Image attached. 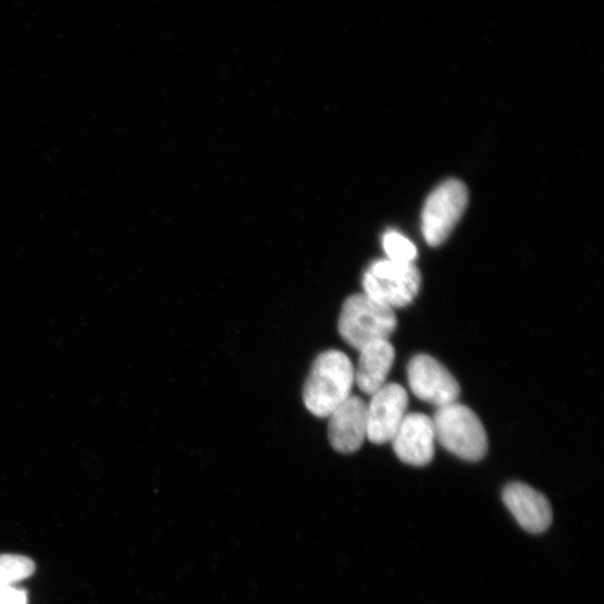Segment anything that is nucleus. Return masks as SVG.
Masks as SVG:
<instances>
[{
    "mask_svg": "<svg viewBox=\"0 0 604 604\" xmlns=\"http://www.w3.org/2000/svg\"><path fill=\"white\" fill-rule=\"evenodd\" d=\"M355 370L341 350L321 353L310 369L304 386L306 408L318 418H329L352 395Z\"/></svg>",
    "mask_w": 604,
    "mask_h": 604,
    "instance_id": "1",
    "label": "nucleus"
},
{
    "mask_svg": "<svg viewBox=\"0 0 604 604\" xmlns=\"http://www.w3.org/2000/svg\"><path fill=\"white\" fill-rule=\"evenodd\" d=\"M435 439L443 448L467 461L485 457L489 439L477 415L460 403L437 408L432 419Z\"/></svg>",
    "mask_w": 604,
    "mask_h": 604,
    "instance_id": "2",
    "label": "nucleus"
},
{
    "mask_svg": "<svg viewBox=\"0 0 604 604\" xmlns=\"http://www.w3.org/2000/svg\"><path fill=\"white\" fill-rule=\"evenodd\" d=\"M396 325L392 308L366 294H358L344 303L338 332L349 346L360 350L371 343L389 340Z\"/></svg>",
    "mask_w": 604,
    "mask_h": 604,
    "instance_id": "3",
    "label": "nucleus"
},
{
    "mask_svg": "<svg viewBox=\"0 0 604 604\" xmlns=\"http://www.w3.org/2000/svg\"><path fill=\"white\" fill-rule=\"evenodd\" d=\"M366 295L390 307L410 305L421 287V273L415 263L387 260L374 262L362 279Z\"/></svg>",
    "mask_w": 604,
    "mask_h": 604,
    "instance_id": "4",
    "label": "nucleus"
},
{
    "mask_svg": "<svg viewBox=\"0 0 604 604\" xmlns=\"http://www.w3.org/2000/svg\"><path fill=\"white\" fill-rule=\"evenodd\" d=\"M468 199V189L458 180L443 182L429 195L422 212V233L429 246L437 247L449 237Z\"/></svg>",
    "mask_w": 604,
    "mask_h": 604,
    "instance_id": "5",
    "label": "nucleus"
},
{
    "mask_svg": "<svg viewBox=\"0 0 604 604\" xmlns=\"http://www.w3.org/2000/svg\"><path fill=\"white\" fill-rule=\"evenodd\" d=\"M408 378L412 392L437 408L451 405L459 397L460 386L457 380L429 355H417L410 360Z\"/></svg>",
    "mask_w": 604,
    "mask_h": 604,
    "instance_id": "6",
    "label": "nucleus"
},
{
    "mask_svg": "<svg viewBox=\"0 0 604 604\" xmlns=\"http://www.w3.org/2000/svg\"><path fill=\"white\" fill-rule=\"evenodd\" d=\"M409 397L405 387L385 384L372 395L368 406V437L375 445L391 441L407 416Z\"/></svg>",
    "mask_w": 604,
    "mask_h": 604,
    "instance_id": "7",
    "label": "nucleus"
},
{
    "mask_svg": "<svg viewBox=\"0 0 604 604\" xmlns=\"http://www.w3.org/2000/svg\"><path fill=\"white\" fill-rule=\"evenodd\" d=\"M434 440L432 419L422 414H410L403 419L391 441L400 461L423 467L433 459Z\"/></svg>",
    "mask_w": 604,
    "mask_h": 604,
    "instance_id": "8",
    "label": "nucleus"
},
{
    "mask_svg": "<svg viewBox=\"0 0 604 604\" xmlns=\"http://www.w3.org/2000/svg\"><path fill=\"white\" fill-rule=\"evenodd\" d=\"M329 439L341 454H354L368 437V405L350 395L330 417Z\"/></svg>",
    "mask_w": 604,
    "mask_h": 604,
    "instance_id": "9",
    "label": "nucleus"
},
{
    "mask_svg": "<svg viewBox=\"0 0 604 604\" xmlns=\"http://www.w3.org/2000/svg\"><path fill=\"white\" fill-rule=\"evenodd\" d=\"M503 501L522 530L541 534L550 529L553 520L550 502L526 483H508L503 491Z\"/></svg>",
    "mask_w": 604,
    "mask_h": 604,
    "instance_id": "10",
    "label": "nucleus"
},
{
    "mask_svg": "<svg viewBox=\"0 0 604 604\" xmlns=\"http://www.w3.org/2000/svg\"><path fill=\"white\" fill-rule=\"evenodd\" d=\"M358 358L355 382L361 392L373 395L385 385L392 369L395 349L389 340L362 347Z\"/></svg>",
    "mask_w": 604,
    "mask_h": 604,
    "instance_id": "11",
    "label": "nucleus"
},
{
    "mask_svg": "<svg viewBox=\"0 0 604 604\" xmlns=\"http://www.w3.org/2000/svg\"><path fill=\"white\" fill-rule=\"evenodd\" d=\"M35 572L33 559L16 554L0 555V588L13 587Z\"/></svg>",
    "mask_w": 604,
    "mask_h": 604,
    "instance_id": "12",
    "label": "nucleus"
},
{
    "mask_svg": "<svg viewBox=\"0 0 604 604\" xmlns=\"http://www.w3.org/2000/svg\"><path fill=\"white\" fill-rule=\"evenodd\" d=\"M383 247L390 260L414 263L418 250L412 242L396 231H389L383 237Z\"/></svg>",
    "mask_w": 604,
    "mask_h": 604,
    "instance_id": "13",
    "label": "nucleus"
},
{
    "mask_svg": "<svg viewBox=\"0 0 604 604\" xmlns=\"http://www.w3.org/2000/svg\"><path fill=\"white\" fill-rule=\"evenodd\" d=\"M0 604H27V594L14 585L0 588Z\"/></svg>",
    "mask_w": 604,
    "mask_h": 604,
    "instance_id": "14",
    "label": "nucleus"
}]
</instances>
